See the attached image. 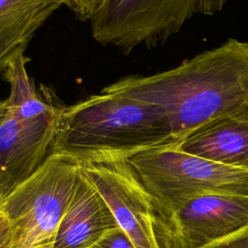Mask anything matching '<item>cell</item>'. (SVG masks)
Here are the masks:
<instances>
[{"label":"cell","instance_id":"cell-1","mask_svg":"<svg viewBox=\"0 0 248 248\" xmlns=\"http://www.w3.org/2000/svg\"><path fill=\"white\" fill-rule=\"evenodd\" d=\"M103 90L161 108L178 142L205 123L248 103V43L230 39L173 69L129 76Z\"/></svg>","mask_w":248,"mask_h":248},{"label":"cell","instance_id":"cell-2","mask_svg":"<svg viewBox=\"0 0 248 248\" xmlns=\"http://www.w3.org/2000/svg\"><path fill=\"white\" fill-rule=\"evenodd\" d=\"M177 142L165 111L121 93L100 94L63 107L50 154L81 164L126 160L140 151Z\"/></svg>","mask_w":248,"mask_h":248},{"label":"cell","instance_id":"cell-3","mask_svg":"<svg viewBox=\"0 0 248 248\" xmlns=\"http://www.w3.org/2000/svg\"><path fill=\"white\" fill-rule=\"evenodd\" d=\"M27 62L20 54L2 74L9 84L8 97L0 100V183L5 197L50 155L61 109L38 94Z\"/></svg>","mask_w":248,"mask_h":248},{"label":"cell","instance_id":"cell-4","mask_svg":"<svg viewBox=\"0 0 248 248\" xmlns=\"http://www.w3.org/2000/svg\"><path fill=\"white\" fill-rule=\"evenodd\" d=\"M126 161L163 217L199 195L248 196L247 170L186 153L177 142L140 151Z\"/></svg>","mask_w":248,"mask_h":248},{"label":"cell","instance_id":"cell-5","mask_svg":"<svg viewBox=\"0 0 248 248\" xmlns=\"http://www.w3.org/2000/svg\"><path fill=\"white\" fill-rule=\"evenodd\" d=\"M81 170L76 158L50 154L5 198L1 208L14 227L16 248H53Z\"/></svg>","mask_w":248,"mask_h":248},{"label":"cell","instance_id":"cell-6","mask_svg":"<svg viewBox=\"0 0 248 248\" xmlns=\"http://www.w3.org/2000/svg\"><path fill=\"white\" fill-rule=\"evenodd\" d=\"M200 0H108L89 20L93 38L124 53L164 44L193 15Z\"/></svg>","mask_w":248,"mask_h":248},{"label":"cell","instance_id":"cell-7","mask_svg":"<svg viewBox=\"0 0 248 248\" xmlns=\"http://www.w3.org/2000/svg\"><path fill=\"white\" fill-rule=\"evenodd\" d=\"M248 228V196L208 193L160 216L161 248H207Z\"/></svg>","mask_w":248,"mask_h":248},{"label":"cell","instance_id":"cell-8","mask_svg":"<svg viewBox=\"0 0 248 248\" xmlns=\"http://www.w3.org/2000/svg\"><path fill=\"white\" fill-rule=\"evenodd\" d=\"M83 171L110 207L136 248H161L160 214L126 160L82 164Z\"/></svg>","mask_w":248,"mask_h":248},{"label":"cell","instance_id":"cell-9","mask_svg":"<svg viewBox=\"0 0 248 248\" xmlns=\"http://www.w3.org/2000/svg\"><path fill=\"white\" fill-rule=\"evenodd\" d=\"M180 150L248 171V103L191 132Z\"/></svg>","mask_w":248,"mask_h":248},{"label":"cell","instance_id":"cell-10","mask_svg":"<svg viewBox=\"0 0 248 248\" xmlns=\"http://www.w3.org/2000/svg\"><path fill=\"white\" fill-rule=\"evenodd\" d=\"M116 219L97 187L83 171L60 222L53 248H89L117 228Z\"/></svg>","mask_w":248,"mask_h":248},{"label":"cell","instance_id":"cell-11","mask_svg":"<svg viewBox=\"0 0 248 248\" xmlns=\"http://www.w3.org/2000/svg\"><path fill=\"white\" fill-rule=\"evenodd\" d=\"M62 5V0H0V77Z\"/></svg>","mask_w":248,"mask_h":248},{"label":"cell","instance_id":"cell-12","mask_svg":"<svg viewBox=\"0 0 248 248\" xmlns=\"http://www.w3.org/2000/svg\"><path fill=\"white\" fill-rule=\"evenodd\" d=\"M108 0H62L79 19H91L106 4Z\"/></svg>","mask_w":248,"mask_h":248},{"label":"cell","instance_id":"cell-13","mask_svg":"<svg viewBox=\"0 0 248 248\" xmlns=\"http://www.w3.org/2000/svg\"><path fill=\"white\" fill-rule=\"evenodd\" d=\"M89 248H136L124 231L117 227L105 233Z\"/></svg>","mask_w":248,"mask_h":248},{"label":"cell","instance_id":"cell-14","mask_svg":"<svg viewBox=\"0 0 248 248\" xmlns=\"http://www.w3.org/2000/svg\"><path fill=\"white\" fill-rule=\"evenodd\" d=\"M0 248H16L14 227L2 208H0Z\"/></svg>","mask_w":248,"mask_h":248},{"label":"cell","instance_id":"cell-15","mask_svg":"<svg viewBox=\"0 0 248 248\" xmlns=\"http://www.w3.org/2000/svg\"><path fill=\"white\" fill-rule=\"evenodd\" d=\"M207 248H248V228Z\"/></svg>","mask_w":248,"mask_h":248},{"label":"cell","instance_id":"cell-16","mask_svg":"<svg viewBox=\"0 0 248 248\" xmlns=\"http://www.w3.org/2000/svg\"><path fill=\"white\" fill-rule=\"evenodd\" d=\"M227 0H200L199 12L203 15H214L222 11Z\"/></svg>","mask_w":248,"mask_h":248},{"label":"cell","instance_id":"cell-17","mask_svg":"<svg viewBox=\"0 0 248 248\" xmlns=\"http://www.w3.org/2000/svg\"><path fill=\"white\" fill-rule=\"evenodd\" d=\"M5 195L3 193V190H2V187H1V183H0V208L2 207V204H3V202L5 200Z\"/></svg>","mask_w":248,"mask_h":248}]
</instances>
